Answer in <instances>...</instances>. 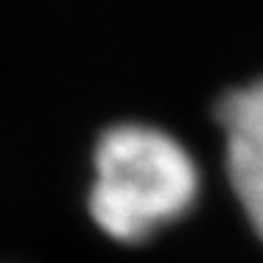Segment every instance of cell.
Wrapping results in <instances>:
<instances>
[{
    "label": "cell",
    "instance_id": "cell-1",
    "mask_svg": "<svg viewBox=\"0 0 263 263\" xmlns=\"http://www.w3.org/2000/svg\"><path fill=\"white\" fill-rule=\"evenodd\" d=\"M196 193V165L165 132L126 123L98 140L90 213L115 241L137 243L182 218Z\"/></svg>",
    "mask_w": 263,
    "mask_h": 263
},
{
    "label": "cell",
    "instance_id": "cell-2",
    "mask_svg": "<svg viewBox=\"0 0 263 263\" xmlns=\"http://www.w3.org/2000/svg\"><path fill=\"white\" fill-rule=\"evenodd\" d=\"M227 171L249 224L263 238V79L230 92L218 106Z\"/></svg>",
    "mask_w": 263,
    "mask_h": 263
}]
</instances>
